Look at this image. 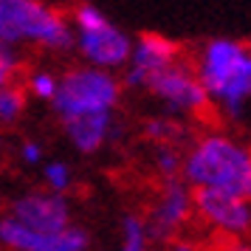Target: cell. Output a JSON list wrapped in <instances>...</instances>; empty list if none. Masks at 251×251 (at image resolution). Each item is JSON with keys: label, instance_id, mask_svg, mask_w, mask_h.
<instances>
[{"label": "cell", "instance_id": "obj_4", "mask_svg": "<svg viewBox=\"0 0 251 251\" xmlns=\"http://www.w3.org/2000/svg\"><path fill=\"white\" fill-rule=\"evenodd\" d=\"M122 79L116 74L88 65H76L59 74L57 96H54V113L62 122L74 119H93V116H116V107L122 102Z\"/></svg>", "mask_w": 251, "mask_h": 251}, {"label": "cell", "instance_id": "obj_2", "mask_svg": "<svg viewBox=\"0 0 251 251\" xmlns=\"http://www.w3.org/2000/svg\"><path fill=\"white\" fill-rule=\"evenodd\" d=\"M195 76L206 91L209 104L228 119H243L251 102V46L231 37H215L201 46Z\"/></svg>", "mask_w": 251, "mask_h": 251}, {"label": "cell", "instance_id": "obj_15", "mask_svg": "<svg viewBox=\"0 0 251 251\" xmlns=\"http://www.w3.org/2000/svg\"><path fill=\"white\" fill-rule=\"evenodd\" d=\"M152 164H155V170L161 172V178H164V181L181 178L183 152L175 147V144H158V147H155V155H152Z\"/></svg>", "mask_w": 251, "mask_h": 251}, {"label": "cell", "instance_id": "obj_6", "mask_svg": "<svg viewBox=\"0 0 251 251\" xmlns=\"http://www.w3.org/2000/svg\"><path fill=\"white\" fill-rule=\"evenodd\" d=\"M144 91L175 116H195L209 107L206 91L201 88V82L195 76V68L183 59H178L175 65L155 74L144 85Z\"/></svg>", "mask_w": 251, "mask_h": 251}, {"label": "cell", "instance_id": "obj_19", "mask_svg": "<svg viewBox=\"0 0 251 251\" xmlns=\"http://www.w3.org/2000/svg\"><path fill=\"white\" fill-rule=\"evenodd\" d=\"M17 71H20V57H17V51L0 43V91L9 88V85H14Z\"/></svg>", "mask_w": 251, "mask_h": 251}, {"label": "cell", "instance_id": "obj_11", "mask_svg": "<svg viewBox=\"0 0 251 251\" xmlns=\"http://www.w3.org/2000/svg\"><path fill=\"white\" fill-rule=\"evenodd\" d=\"M9 217L34 231H65L71 226V206L62 195L25 192L9 206Z\"/></svg>", "mask_w": 251, "mask_h": 251}, {"label": "cell", "instance_id": "obj_5", "mask_svg": "<svg viewBox=\"0 0 251 251\" xmlns=\"http://www.w3.org/2000/svg\"><path fill=\"white\" fill-rule=\"evenodd\" d=\"M71 28H74V48L79 51L88 68H99L107 74L127 68L133 54V37L125 28H119L99 6L79 3L74 9Z\"/></svg>", "mask_w": 251, "mask_h": 251}, {"label": "cell", "instance_id": "obj_20", "mask_svg": "<svg viewBox=\"0 0 251 251\" xmlns=\"http://www.w3.org/2000/svg\"><path fill=\"white\" fill-rule=\"evenodd\" d=\"M20 158H23V164H43V147L37 141H23L20 144Z\"/></svg>", "mask_w": 251, "mask_h": 251}, {"label": "cell", "instance_id": "obj_16", "mask_svg": "<svg viewBox=\"0 0 251 251\" xmlns=\"http://www.w3.org/2000/svg\"><path fill=\"white\" fill-rule=\"evenodd\" d=\"M57 85H59V76L54 71H46V68H37L28 74V79H25V88L31 96H37L40 102H54V96H57Z\"/></svg>", "mask_w": 251, "mask_h": 251}, {"label": "cell", "instance_id": "obj_7", "mask_svg": "<svg viewBox=\"0 0 251 251\" xmlns=\"http://www.w3.org/2000/svg\"><path fill=\"white\" fill-rule=\"evenodd\" d=\"M0 246L12 251H88L91 237L76 223H71L65 231H34L20 226L9 215L0 217Z\"/></svg>", "mask_w": 251, "mask_h": 251}, {"label": "cell", "instance_id": "obj_17", "mask_svg": "<svg viewBox=\"0 0 251 251\" xmlns=\"http://www.w3.org/2000/svg\"><path fill=\"white\" fill-rule=\"evenodd\" d=\"M150 231L144 215H125L122 220V246L127 249H147Z\"/></svg>", "mask_w": 251, "mask_h": 251}, {"label": "cell", "instance_id": "obj_14", "mask_svg": "<svg viewBox=\"0 0 251 251\" xmlns=\"http://www.w3.org/2000/svg\"><path fill=\"white\" fill-rule=\"evenodd\" d=\"M43 183L48 186L46 192L65 198V192L74 186V172L65 161H48V164H43Z\"/></svg>", "mask_w": 251, "mask_h": 251}, {"label": "cell", "instance_id": "obj_22", "mask_svg": "<svg viewBox=\"0 0 251 251\" xmlns=\"http://www.w3.org/2000/svg\"><path fill=\"white\" fill-rule=\"evenodd\" d=\"M231 251H251V246H246V243H240V246H234Z\"/></svg>", "mask_w": 251, "mask_h": 251}, {"label": "cell", "instance_id": "obj_9", "mask_svg": "<svg viewBox=\"0 0 251 251\" xmlns=\"http://www.w3.org/2000/svg\"><path fill=\"white\" fill-rule=\"evenodd\" d=\"M192 209L206 226L217 228L220 234L228 237L251 234V201L212 189H192Z\"/></svg>", "mask_w": 251, "mask_h": 251}, {"label": "cell", "instance_id": "obj_13", "mask_svg": "<svg viewBox=\"0 0 251 251\" xmlns=\"http://www.w3.org/2000/svg\"><path fill=\"white\" fill-rule=\"evenodd\" d=\"M25 99L28 93L17 85H9L0 91V125H14L25 113Z\"/></svg>", "mask_w": 251, "mask_h": 251}, {"label": "cell", "instance_id": "obj_18", "mask_svg": "<svg viewBox=\"0 0 251 251\" xmlns=\"http://www.w3.org/2000/svg\"><path fill=\"white\" fill-rule=\"evenodd\" d=\"M144 133H147V138L155 141V144H172L175 136L181 133V127L175 125L172 119H150L147 125H144Z\"/></svg>", "mask_w": 251, "mask_h": 251}, {"label": "cell", "instance_id": "obj_3", "mask_svg": "<svg viewBox=\"0 0 251 251\" xmlns=\"http://www.w3.org/2000/svg\"><path fill=\"white\" fill-rule=\"evenodd\" d=\"M0 43L68 51L74 48V28L65 14L43 0H0Z\"/></svg>", "mask_w": 251, "mask_h": 251}, {"label": "cell", "instance_id": "obj_23", "mask_svg": "<svg viewBox=\"0 0 251 251\" xmlns=\"http://www.w3.org/2000/svg\"><path fill=\"white\" fill-rule=\"evenodd\" d=\"M119 251H150V249H127V246H122Z\"/></svg>", "mask_w": 251, "mask_h": 251}, {"label": "cell", "instance_id": "obj_10", "mask_svg": "<svg viewBox=\"0 0 251 251\" xmlns=\"http://www.w3.org/2000/svg\"><path fill=\"white\" fill-rule=\"evenodd\" d=\"M181 59V46L172 43L170 37L161 34H141L138 40H133V54L127 62V74L122 85L127 88H141L147 85L155 74H161L164 68H170Z\"/></svg>", "mask_w": 251, "mask_h": 251}, {"label": "cell", "instance_id": "obj_21", "mask_svg": "<svg viewBox=\"0 0 251 251\" xmlns=\"http://www.w3.org/2000/svg\"><path fill=\"white\" fill-rule=\"evenodd\" d=\"M170 251H198V246H195V243H189V240H172Z\"/></svg>", "mask_w": 251, "mask_h": 251}, {"label": "cell", "instance_id": "obj_12", "mask_svg": "<svg viewBox=\"0 0 251 251\" xmlns=\"http://www.w3.org/2000/svg\"><path fill=\"white\" fill-rule=\"evenodd\" d=\"M62 133L68 136L74 147L93 155L113 138L116 133V119L113 116H93V119H74V122H62Z\"/></svg>", "mask_w": 251, "mask_h": 251}, {"label": "cell", "instance_id": "obj_1", "mask_svg": "<svg viewBox=\"0 0 251 251\" xmlns=\"http://www.w3.org/2000/svg\"><path fill=\"white\" fill-rule=\"evenodd\" d=\"M181 181L189 189H212L251 201V147L228 133H206L183 152Z\"/></svg>", "mask_w": 251, "mask_h": 251}, {"label": "cell", "instance_id": "obj_8", "mask_svg": "<svg viewBox=\"0 0 251 251\" xmlns=\"http://www.w3.org/2000/svg\"><path fill=\"white\" fill-rule=\"evenodd\" d=\"M195 215L192 209V189L181 181V178H172L164 181L161 192L155 195V201L147 212V231L150 240H172L181 231L189 217Z\"/></svg>", "mask_w": 251, "mask_h": 251}]
</instances>
